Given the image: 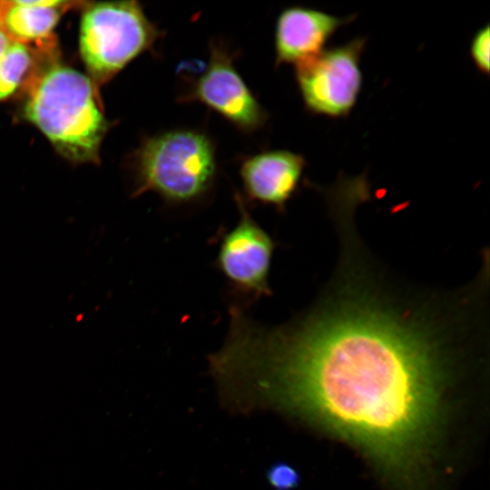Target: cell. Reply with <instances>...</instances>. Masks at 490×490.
Returning <instances> with one entry per match:
<instances>
[{"label":"cell","mask_w":490,"mask_h":490,"mask_svg":"<svg viewBox=\"0 0 490 490\" xmlns=\"http://www.w3.org/2000/svg\"><path fill=\"white\" fill-rule=\"evenodd\" d=\"M489 24L479 28L473 35L470 46L469 55L471 60L477 69L483 74H489V51H490V35Z\"/></svg>","instance_id":"12"},{"label":"cell","mask_w":490,"mask_h":490,"mask_svg":"<svg viewBox=\"0 0 490 490\" xmlns=\"http://www.w3.org/2000/svg\"><path fill=\"white\" fill-rule=\"evenodd\" d=\"M240 212L238 222L222 235L215 267L225 278L231 292L244 302L271 295L269 277L275 242L250 213L243 197L235 194ZM245 308V307H244Z\"/></svg>","instance_id":"6"},{"label":"cell","mask_w":490,"mask_h":490,"mask_svg":"<svg viewBox=\"0 0 490 490\" xmlns=\"http://www.w3.org/2000/svg\"><path fill=\"white\" fill-rule=\"evenodd\" d=\"M81 2L0 0V30L13 42L35 44L44 53L54 50L53 30L61 15Z\"/></svg>","instance_id":"10"},{"label":"cell","mask_w":490,"mask_h":490,"mask_svg":"<svg viewBox=\"0 0 490 490\" xmlns=\"http://www.w3.org/2000/svg\"><path fill=\"white\" fill-rule=\"evenodd\" d=\"M92 80L50 59L26 77L24 117L67 160L97 162L108 122Z\"/></svg>","instance_id":"2"},{"label":"cell","mask_w":490,"mask_h":490,"mask_svg":"<svg viewBox=\"0 0 490 490\" xmlns=\"http://www.w3.org/2000/svg\"><path fill=\"white\" fill-rule=\"evenodd\" d=\"M356 18V14L340 17L303 5L286 7L275 25L276 65L295 66L318 54L338 28Z\"/></svg>","instance_id":"8"},{"label":"cell","mask_w":490,"mask_h":490,"mask_svg":"<svg viewBox=\"0 0 490 490\" xmlns=\"http://www.w3.org/2000/svg\"><path fill=\"white\" fill-rule=\"evenodd\" d=\"M132 196L154 192L166 203H196L213 188L217 160L213 141L192 129L144 139L132 156Z\"/></svg>","instance_id":"3"},{"label":"cell","mask_w":490,"mask_h":490,"mask_svg":"<svg viewBox=\"0 0 490 490\" xmlns=\"http://www.w3.org/2000/svg\"><path fill=\"white\" fill-rule=\"evenodd\" d=\"M306 165L303 155L288 150L265 151L245 158L240 176L247 200L284 210L299 186Z\"/></svg>","instance_id":"9"},{"label":"cell","mask_w":490,"mask_h":490,"mask_svg":"<svg viewBox=\"0 0 490 490\" xmlns=\"http://www.w3.org/2000/svg\"><path fill=\"white\" fill-rule=\"evenodd\" d=\"M34 56L29 46L13 43L0 62V101L10 97L33 69Z\"/></svg>","instance_id":"11"},{"label":"cell","mask_w":490,"mask_h":490,"mask_svg":"<svg viewBox=\"0 0 490 490\" xmlns=\"http://www.w3.org/2000/svg\"><path fill=\"white\" fill-rule=\"evenodd\" d=\"M266 479L274 490H293L300 482V475L284 462L272 464L266 471Z\"/></svg>","instance_id":"13"},{"label":"cell","mask_w":490,"mask_h":490,"mask_svg":"<svg viewBox=\"0 0 490 490\" xmlns=\"http://www.w3.org/2000/svg\"><path fill=\"white\" fill-rule=\"evenodd\" d=\"M12 44L13 42L7 37V35L0 30V62L6 54Z\"/></svg>","instance_id":"14"},{"label":"cell","mask_w":490,"mask_h":490,"mask_svg":"<svg viewBox=\"0 0 490 490\" xmlns=\"http://www.w3.org/2000/svg\"><path fill=\"white\" fill-rule=\"evenodd\" d=\"M435 341L418 323L356 300L279 328L235 313L222 352L235 387L281 399L401 472L419 459L435 424Z\"/></svg>","instance_id":"1"},{"label":"cell","mask_w":490,"mask_h":490,"mask_svg":"<svg viewBox=\"0 0 490 490\" xmlns=\"http://www.w3.org/2000/svg\"><path fill=\"white\" fill-rule=\"evenodd\" d=\"M366 44V37L356 36L295 65L296 83L308 113L331 119L350 114L363 87Z\"/></svg>","instance_id":"5"},{"label":"cell","mask_w":490,"mask_h":490,"mask_svg":"<svg viewBox=\"0 0 490 490\" xmlns=\"http://www.w3.org/2000/svg\"><path fill=\"white\" fill-rule=\"evenodd\" d=\"M215 111L238 130L250 133L261 128L268 114L236 70L234 54L222 43L211 44L210 58L182 98Z\"/></svg>","instance_id":"7"},{"label":"cell","mask_w":490,"mask_h":490,"mask_svg":"<svg viewBox=\"0 0 490 490\" xmlns=\"http://www.w3.org/2000/svg\"><path fill=\"white\" fill-rule=\"evenodd\" d=\"M161 34L136 1L87 3L79 46L94 86L104 84L132 60L152 49Z\"/></svg>","instance_id":"4"}]
</instances>
